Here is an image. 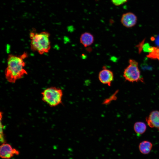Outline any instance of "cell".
Here are the masks:
<instances>
[{"label": "cell", "instance_id": "12", "mask_svg": "<svg viewBox=\"0 0 159 159\" xmlns=\"http://www.w3.org/2000/svg\"><path fill=\"white\" fill-rule=\"evenodd\" d=\"M148 53L147 56L151 59L159 62V47H152L148 49Z\"/></svg>", "mask_w": 159, "mask_h": 159}, {"label": "cell", "instance_id": "7", "mask_svg": "<svg viewBox=\"0 0 159 159\" xmlns=\"http://www.w3.org/2000/svg\"><path fill=\"white\" fill-rule=\"evenodd\" d=\"M137 21L136 16L133 13L128 12L123 14L121 17L122 24L127 28H131L136 24Z\"/></svg>", "mask_w": 159, "mask_h": 159}, {"label": "cell", "instance_id": "10", "mask_svg": "<svg viewBox=\"0 0 159 159\" xmlns=\"http://www.w3.org/2000/svg\"><path fill=\"white\" fill-rule=\"evenodd\" d=\"M153 146L151 142L148 140H144L139 143L138 147L140 151L142 154L147 155L150 153Z\"/></svg>", "mask_w": 159, "mask_h": 159}, {"label": "cell", "instance_id": "3", "mask_svg": "<svg viewBox=\"0 0 159 159\" xmlns=\"http://www.w3.org/2000/svg\"><path fill=\"white\" fill-rule=\"evenodd\" d=\"M42 100L50 106L54 107L62 103L63 92L62 90L55 87H50L42 93Z\"/></svg>", "mask_w": 159, "mask_h": 159}, {"label": "cell", "instance_id": "13", "mask_svg": "<svg viewBox=\"0 0 159 159\" xmlns=\"http://www.w3.org/2000/svg\"><path fill=\"white\" fill-rule=\"evenodd\" d=\"M128 0H111L113 4L116 6L122 5Z\"/></svg>", "mask_w": 159, "mask_h": 159}, {"label": "cell", "instance_id": "5", "mask_svg": "<svg viewBox=\"0 0 159 159\" xmlns=\"http://www.w3.org/2000/svg\"><path fill=\"white\" fill-rule=\"evenodd\" d=\"M19 150L13 148L9 144L4 143L0 147V156L3 159H10L15 155H19Z\"/></svg>", "mask_w": 159, "mask_h": 159}, {"label": "cell", "instance_id": "8", "mask_svg": "<svg viewBox=\"0 0 159 159\" xmlns=\"http://www.w3.org/2000/svg\"><path fill=\"white\" fill-rule=\"evenodd\" d=\"M146 121L150 127L159 130V111H151L146 118Z\"/></svg>", "mask_w": 159, "mask_h": 159}, {"label": "cell", "instance_id": "2", "mask_svg": "<svg viewBox=\"0 0 159 159\" xmlns=\"http://www.w3.org/2000/svg\"><path fill=\"white\" fill-rule=\"evenodd\" d=\"M29 36L31 49L32 51L40 54L49 52L51 48L49 33L45 31L40 33L33 32L30 33Z\"/></svg>", "mask_w": 159, "mask_h": 159}, {"label": "cell", "instance_id": "11", "mask_svg": "<svg viewBox=\"0 0 159 159\" xmlns=\"http://www.w3.org/2000/svg\"><path fill=\"white\" fill-rule=\"evenodd\" d=\"M133 128L135 132L137 134L141 135L143 134L146 131L147 126L144 122L139 121L135 123Z\"/></svg>", "mask_w": 159, "mask_h": 159}, {"label": "cell", "instance_id": "6", "mask_svg": "<svg viewBox=\"0 0 159 159\" xmlns=\"http://www.w3.org/2000/svg\"><path fill=\"white\" fill-rule=\"evenodd\" d=\"M113 72L111 70L104 68L99 72L98 79L102 84L110 86L114 80Z\"/></svg>", "mask_w": 159, "mask_h": 159}, {"label": "cell", "instance_id": "1", "mask_svg": "<svg viewBox=\"0 0 159 159\" xmlns=\"http://www.w3.org/2000/svg\"><path fill=\"white\" fill-rule=\"evenodd\" d=\"M27 54L24 53L21 55L9 54L7 59V66L5 71V77L10 83L16 81L28 74L24 69L25 63L24 59Z\"/></svg>", "mask_w": 159, "mask_h": 159}, {"label": "cell", "instance_id": "4", "mask_svg": "<svg viewBox=\"0 0 159 159\" xmlns=\"http://www.w3.org/2000/svg\"><path fill=\"white\" fill-rule=\"evenodd\" d=\"M123 76L125 80L130 82H144L139 68L138 63L133 59H129V64L124 71Z\"/></svg>", "mask_w": 159, "mask_h": 159}, {"label": "cell", "instance_id": "9", "mask_svg": "<svg viewBox=\"0 0 159 159\" xmlns=\"http://www.w3.org/2000/svg\"><path fill=\"white\" fill-rule=\"evenodd\" d=\"M80 40V43L84 47H87L93 44L94 38L93 35L91 33L85 32L81 35Z\"/></svg>", "mask_w": 159, "mask_h": 159}]
</instances>
